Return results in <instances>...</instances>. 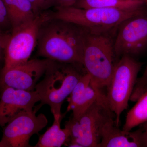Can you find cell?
<instances>
[{
	"label": "cell",
	"mask_w": 147,
	"mask_h": 147,
	"mask_svg": "<svg viewBox=\"0 0 147 147\" xmlns=\"http://www.w3.org/2000/svg\"><path fill=\"white\" fill-rule=\"evenodd\" d=\"M86 30L71 22L49 18L40 28L38 55L59 62L82 65Z\"/></svg>",
	"instance_id": "6da1fadb"
},
{
	"label": "cell",
	"mask_w": 147,
	"mask_h": 147,
	"mask_svg": "<svg viewBox=\"0 0 147 147\" xmlns=\"http://www.w3.org/2000/svg\"><path fill=\"white\" fill-rule=\"evenodd\" d=\"M86 73L83 65L51 60L35 90L40 97L41 105H49L53 115L61 114V109L82 76Z\"/></svg>",
	"instance_id": "7a4b0ae2"
},
{
	"label": "cell",
	"mask_w": 147,
	"mask_h": 147,
	"mask_svg": "<svg viewBox=\"0 0 147 147\" xmlns=\"http://www.w3.org/2000/svg\"><path fill=\"white\" fill-rule=\"evenodd\" d=\"M115 59L111 33H93L86 29L82 65L93 86L104 94L103 90L107 89L113 75Z\"/></svg>",
	"instance_id": "3957f363"
},
{
	"label": "cell",
	"mask_w": 147,
	"mask_h": 147,
	"mask_svg": "<svg viewBox=\"0 0 147 147\" xmlns=\"http://www.w3.org/2000/svg\"><path fill=\"white\" fill-rule=\"evenodd\" d=\"M144 8L134 10L113 8L82 9L74 6L55 7L50 18H57L84 27L96 34L116 31L120 24L133 16L146 12Z\"/></svg>",
	"instance_id": "277c9868"
},
{
	"label": "cell",
	"mask_w": 147,
	"mask_h": 147,
	"mask_svg": "<svg viewBox=\"0 0 147 147\" xmlns=\"http://www.w3.org/2000/svg\"><path fill=\"white\" fill-rule=\"evenodd\" d=\"M114 115L105 99H98L77 118L66 122L69 131V147H98L103 126Z\"/></svg>",
	"instance_id": "5b68a950"
},
{
	"label": "cell",
	"mask_w": 147,
	"mask_h": 147,
	"mask_svg": "<svg viewBox=\"0 0 147 147\" xmlns=\"http://www.w3.org/2000/svg\"><path fill=\"white\" fill-rule=\"evenodd\" d=\"M142 64L134 57L122 56L115 63L112 77L107 87L106 101L119 126L121 115L128 106Z\"/></svg>",
	"instance_id": "8992f818"
},
{
	"label": "cell",
	"mask_w": 147,
	"mask_h": 147,
	"mask_svg": "<svg viewBox=\"0 0 147 147\" xmlns=\"http://www.w3.org/2000/svg\"><path fill=\"white\" fill-rule=\"evenodd\" d=\"M50 18V10L44 11L37 13L30 21L12 30L5 48L4 63L0 72L29 60L37 46L40 28Z\"/></svg>",
	"instance_id": "52a82bcc"
},
{
	"label": "cell",
	"mask_w": 147,
	"mask_h": 147,
	"mask_svg": "<svg viewBox=\"0 0 147 147\" xmlns=\"http://www.w3.org/2000/svg\"><path fill=\"white\" fill-rule=\"evenodd\" d=\"M40 104L32 111L22 110L5 126L0 147H30V140L45 128L48 120L44 114L36 115Z\"/></svg>",
	"instance_id": "ba28073f"
},
{
	"label": "cell",
	"mask_w": 147,
	"mask_h": 147,
	"mask_svg": "<svg viewBox=\"0 0 147 147\" xmlns=\"http://www.w3.org/2000/svg\"><path fill=\"white\" fill-rule=\"evenodd\" d=\"M115 59L125 55L134 57L147 47V12L133 16L122 22L113 40Z\"/></svg>",
	"instance_id": "9c48e42d"
},
{
	"label": "cell",
	"mask_w": 147,
	"mask_h": 147,
	"mask_svg": "<svg viewBox=\"0 0 147 147\" xmlns=\"http://www.w3.org/2000/svg\"><path fill=\"white\" fill-rule=\"evenodd\" d=\"M51 60L33 59L0 72V89L9 87L33 91L47 70Z\"/></svg>",
	"instance_id": "30bf717a"
},
{
	"label": "cell",
	"mask_w": 147,
	"mask_h": 147,
	"mask_svg": "<svg viewBox=\"0 0 147 147\" xmlns=\"http://www.w3.org/2000/svg\"><path fill=\"white\" fill-rule=\"evenodd\" d=\"M40 98L36 90L5 87L0 89V126L5 127L22 110L32 111Z\"/></svg>",
	"instance_id": "8fae6325"
},
{
	"label": "cell",
	"mask_w": 147,
	"mask_h": 147,
	"mask_svg": "<svg viewBox=\"0 0 147 147\" xmlns=\"http://www.w3.org/2000/svg\"><path fill=\"white\" fill-rule=\"evenodd\" d=\"M100 99H106L105 95L93 86L89 75L86 73L67 98L68 104L67 112L72 111V117H78Z\"/></svg>",
	"instance_id": "7c38bea8"
},
{
	"label": "cell",
	"mask_w": 147,
	"mask_h": 147,
	"mask_svg": "<svg viewBox=\"0 0 147 147\" xmlns=\"http://www.w3.org/2000/svg\"><path fill=\"white\" fill-rule=\"evenodd\" d=\"M143 147L142 130L121 129L112 119L105 123L102 129L101 141L98 147Z\"/></svg>",
	"instance_id": "4fadbf2b"
},
{
	"label": "cell",
	"mask_w": 147,
	"mask_h": 147,
	"mask_svg": "<svg viewBox=\"0 0 147 147\" xmlns=\"http://www.w3.org/2000/svg\"><path fill=\"white\" fill-rule=\"evenodd\" d=\"M65 114L53 115V125L40 135L35 147H60L66 145L69 141L70 134L66 127L61 129V123Z\"/></svg>",
	"instance_id": "5bb4252c"
},
{
	"label": "cell",
	"mask_w": 147,
	"mask_h": 147,
	"mask_svg": "<svg viewBox=\"0 0 147 147\" xmlns=\"http://www.w3.org/2000/svg\"><path fill=\"white\" fill-rule=\"evenodd\" d=\"M3 1L8 11L12 30L30 21L36 15L28 0Z\"/></svg>",
	"instance_id": "9a60e30c"
},
{
	"label": "cell",
	"mask_w": 147,
	"mask_h": 147,
	"mask_svg": "<svg viewBox=\"0 0 147 147\" xmlns=\"http://www.w3.org/2000/svg\"><path fill=\"white\" fill-rule=\"evenodd\" d=\"M146 4L139 1L126 0H77L72 6L77 8H113L134 10L144 8Z\"/></svg>",
	"instance_id": "2e32d148"
},
{
	"label": "cell",
	"mask_w": 147,
	"mask_h": 147,
	"mask_svg": "<svg viewBox=\"0 0 147 147\" xmlns=\"http://www.w3.org/2000/svg\"><path fill=\"white\" fill-rule=\"evenodd\" d=\"M136 102L127 114L122 129L125 131H130L134 127L147 122V89Z\"/></svg>",
	"instance_id": "e0dca14e"
},
{
	"label": "cell",
	"mask_w": 147,
	"mask_h": 147,
	"mask_svg": "<svg viewBox=\"0 0 147 147\" xmlns=\"http://www.w3.org/2000/svg\"><path fill=\"white\" fill-rule=\"evenodd\" d=\"M12 26L10 19L3 0H0V32L10 34Z\"/></svg>",
	"instance_id": "ac0fdd59"
},
{
	"label": "cell",
	"mask_w": 147,
	"mask_h": 147,
	"mask_svg": "<svg viewBox=\"0 0 147 147\" xmlns=\"http://www.w3.org/2000/svg\"><path fill=\"white\" fill-rule=\"evenodd\" d=\"M147 89V65L141 77L137 78L130 100L136 102L139 97Z\"/></svg>",
	"instance_id": "d6986e66"
},
{
	"label": "cell",
	"mask_w": 147,
	"mask_h": 147,
	"mask_svg": "<svg viewBox=\"0 0 147 147\" xmlns=\"http://www.w3.org/2000/svg\"><path fill=\"white\" fill-rule=\"evenodd\" d=\"M10 34L0 32V71L2 69L4 63L5 48Z\"/></svg>",
	"instance_id": "ffe728a7"
},
{
	"label": "cell",
	"mask_w": 147,
	"mask_h": 147,
	"mask_svg": "<svg viewBox=\"0 0 147 147\" xmlns=\"http://www.w3.org/2000/svg\"><path fill=\"white\" fill-rule=\"evenodd\" d=\"M142 131L143 147H147V122L139 125Z\"/></svg>",
	"instance_id": "44dd1931"
},
{
	"label": "cell",
	"mask_w": 147,
	"mask_h": 147,
	"mask_svg": "<svg viewBox=\"0 0 147 147\" xmlns=\"http://www.w3.org/2000/svg\"><path fill=\"white\" fill-rule=\"evenodd\" d=\"M77 1V0H57L55 7L72 6Z\"/></svg>",
	"instance_id": "7402d4cb"
},
{
	"label": "cell",
	"mask_w": 147,
	"mask_h": 147,
	"mask_svg": "<svg viewBox=\"0 0 147 147\" xmlns=\"http://www.w3.org/2000/svg\"><path fill=\"white\" fill-rule=\"evenodd\" d=\"M57 0H47L43 8V11L47 10L52 7H55Z\"/></svg>",
	"instance_id": "603a6c76"
},
{
	"label": "cell",
	"mask_w": 147,
	"mask_h": 147,
	"mask_svg": "<svg viewBox=\"0 0 147 147\" xmlns=\"http://www.w3.org/2000/svg\"><path fill=\"white\" fill-rule=\"evenodd\" d=\"M47 0H38V7L40 12L43 11V8Z\"/></svg>",
	"instance_id": "cb8c5ba5"
},
{
	"label": "cell",
	"mask_w": 147,
	"mask_h": 147,
	"mask_svg": "<svg viewBox=\"0 0 147 147\" xmlns=\"http://www.w3.org/2000/svg\"><path fill=\"white\" fill-rule=\"evenodd\" d=\"M126 1H139L143 2L147 4V0H126Z\"/></svg>",
	"instance_id": "d4e9b609"
}]
</instances>
